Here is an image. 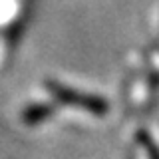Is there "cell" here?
<instances>
[{
    "mask_svg": "<svg viewBox=\"0 0 159 159\" xmlns=\"http://www.w3.org/2000/svg\"><path fill=\"white\" fill-rule=\"evenodd\" d=\"M46 88L52 92V96L62 103H68V106H76V107H84L86 111L93 113V116H106L107 113V102L98 96H92V93H84L78 92V89H72L68 86H62V84L54 82V80H46Z\"/></svg>",
    "mask_w": 159,
    "mask_h": 159,
    "instance_id": "cell-1",
    "label": "cell"
},
{
    "mask_svg": "<svg viewBox=\"0 0 159 159\" xmlns=\"http://www.w3.org/2000/svg\"><path fill=\"white\" fill-rule=\"evenodd\" d=\"M52 111H54V107L46 106V103L30 106V107H26V111H24V121H26V123H38V121H42V119L50 117Z\"/></svg>",
    "mask_w": 159,
    "mask_h": 159,
    "instance_id": "cell-2",
    "label": "cell"
},
{
    "mask_svg": "<svg viewBox=\"0 0 159 159\" xmlns=\"http://www.w3.org/2000/svg\"><path fill=\"white\" fill-rule=\"evenodd\" d=\"M137 139L141 141V145L145 147V151H147L149 159H159V147L155 145V141H153V139L149 137L145 131H143V133H139V135H137Z\"/></svg>",
    "mask_w": 159,
    "mask_h": 159,
    "instance_id": "cell-3",
    "label": "cell"
}]
</instances>
